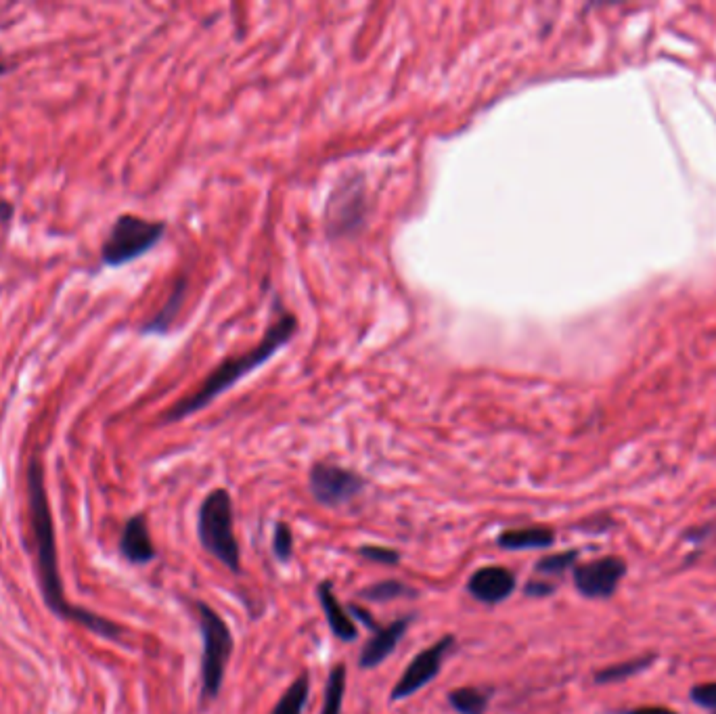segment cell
Returning a JSON list of instances; mask_svg holds the SVG:
<instances>
[{
  "mask_svg": "<svg viewBox=\"0 0 716 714\" xmlns=\"http://www.w3.org/2000/svg\"><path fill=\"white\" fill-rule=\"evenodd\" d=\"M28 495H30V520H32V532H34V543H36L38 574H40V585H42V593H44V601H47V606L57 616L84 624L86 629H91L93 633H97L101 637L118 639L122 635V627H118V624H114L111 620H105L93 612L72 606L70 601L65 599V591L61 585V576H59V566H57L55 526H53L47 488H44V476H42V467H40L38 459H32L30 467H28Z\"/></svg>",
  "mask_w": 716,
  "mask_h": 714,
  "instance_id": "cell-1",
  "label": "cell"
},
{
  "mask_svg": "<svg viewBox=\"0 0 716 714\" xmlns=\"http://www.w3.org/2000/svg\"><path fill=\"white\" fill-rule=\"evenodd\" d=\"M296 331H298V319L292 315V312H279L277 321H273L271 327L266 329L262 342L256 348L222 361L193 394L178 400V403L166 413L164 421H178L210 405L218 394L235 386V382H239L241 377L252 373L268 359H273L277 350H281L296 336Z\"/></svg>",
  "mask_w": 716,
  "mask_h": 714,
  "instance_id": "cell-2",
  "label": "cell"
},
{
  "mask_svg": "<svg viewBox=\"0 0 716 714\" xmlns=\"http://www.w3.org/2000/svg\"><path fill=\"white\" fill-rule=\"evenodd\" d=\"M199 539L220 564L239 572L241 555L233 532V501L225 488H216L199 509Z\"/></svg>",
  "mask_w": 716,
  "mask_h": 714,
  "instance_id": "cell-3",
  "label": "cell"
},
{
  "mask_svg": "<svg viewBox=\"0 0 716 714\" xmlns=\"http://www.w3.org/2000/svg\"><path fill=\"white\" fill-rule=\"evenodd\" d=\"M199 624L201 639H204V656H201V700H216L220 694L222 681H225L227 662L233 652V635L222 620L208 604L199 601Z\"/></svg>",
  "mask_w": 716,
  "mask_h": 714,
  "instance_id": "cell-4",
  "label": "cell"
},
{
  "mask_svg": "<svg viewBox=\"0 0 716 714\" xmlns=\"http://www.w3.org/2000/svg\"><path fill=\"white\" fill-rule=\"evenodd\" d=\"M164 222L145 220L134 214H122L101 245V260L107 266H122L141 258L162 241Z\"/></svg>",
  "mask_w": 716,
  "mask_h": 714,
  "instance_id": "cell-5",
  "label": "cell"
},
{
  "mask_svg": "<svg viewBox=\"0 0 716 714\" xmlns=\"http://www.w3.org/2000/svg\"><path fill=\"white\" fill-rule=\"evenodd\" d=\"M367 212V199H365V185L361 176L346 178L340 187L333 191L327 208V229L329 233L344 235L354 231L361 225Z\"/></svg>",
  "mask_w": 716,
  "mask_h": 714,
  "instance_id": "cell-6",
  "label": "cell"
},
{
  "mask_svg": "<svg viewBox=\"0 0 716 714\" xmlns=\"http://www.w3.org/2000/svg\"><path fill=\"white\" fill-rule=\"evenodd\" d=\"M363 478L340 465L317 463L310 470V493L321 505L338 507L361 493Z\"/></svg>",
  "mask_w": 716,
  "mask_h": 714,
  "instance_id": "cell-7",
  "label": "cell"
},
{
  "mask_svg": "<svg viewBox=\"0 0 716 714\" xmlns=\"http://www.w3.org/2000/svg\"><path fill=\"white\" fill-rule=\"evenodd\" d=\"M453 643H455V639L451 635H446V637L438 639L430 647V650H423L421 654H417L413 658V662L407 666V671L402 673V677L394 685L390 700L392 702L405 700V698L413 696L415 691H419L423 685H428L440 673L442 660H444L446 654H449Z\"/></svg>",
  "mask_w": 716,
  "mask_h": 714,
  "instance_id": "cell-8",
  "label": "cell"
},
{
  "mask_svg": "<svg viewBox=\"0 0 716 714\" xmlns=\"http://www.w3.org/2000/svg\"><path fill=\"white\" fill-rule=\"evenodd\" d=\"M626 564L622 557H601V560L580 564L574 568V585L585 597L601 599L610 597L618 589Z\"/></svg>",
  "mask_w": 716,
  "mask_h": 714,
  "instance_id": "cell-9",
  "label": "cell"
},
{
  "mask_svg": "<svg viewBox=\"0 0 716 714\" xmlns=\"http://www.w3.org/2000/svg\"><path fill=\"white\" fill-rule=\"evenodd\" d=\"M467 591L484 604H501L516 591V576L501 566L480 568L469 578Z\"/></svg>",
  "mask_w": 716,
  "mask_h": 714,
  "instance_id": "cell-10",
  "label": "cell"
},
{
  "mask_svg": "<svg viewBox=\"0 0 716 714\" xmlns=\"http://www.w3.org/2000/svg\"><path fill=\"white\" fill-rule=\"evenodd\" d=\"M409 622H411V618H402V620L388 624L386 629H377L375 635L365 643L361 658H358L361 666L373 668L377 664H382L396 650L398 641L405 637V633L409 629Z\"/></svg>",
  "mask_w": 716,
  "mask_h": 714,
  "instance_id": "cell-11",
  "label": "cell"
},
{
  "mask_svg": "<svg viewBox=\"0 0 716 714\" xmlns=\"http://www.w3.org/2000/svg\"><path fill=\"white\" fill-rule=\"evenodd\" d=\"M120 549L122 555L132 564H147L153 560L155 549L143 516H134L126 522L120 539Z\"/></svg>",
  "mask_w": 716,
  "mask_h": 714,
  "instance_id": "cell-12",
  "label": "cell"
},
{
  "mask_svg": "<svg viewBox=\"0 0 716 714\" xmlns=\"http://www.w3.org/2000/svg\"><path fill=\"white\" fill-rule=\"evenodd\" d=\"M317 593H319L321 608L325 612V618L329 622L333 635L338 639H342V641H354L358 637V629H356V624L352 622V618L348 616V612L342 608L340 601L335 599L331 583H321Z\"/></svg>",
  "mask_w": 716,
  "mask_h": 714,
  "instance_id": "cell-13",
  "label": "cell"
},
{
  "mask_svg": "<svg viewBox=\"0 0 716 714\" xmlns=\"http://www.w3.org/2000/svg\"><path fill=\"white\" fill-rule=\"evenodd\" d=\"M555 534L545 526L534 528H520V530H507L499 537V545L509 551H522V549H543L553 545Z\"/></svg>",
  "mask_w": 716,
  "mask_h": 714,
  "instance_id": "cell-14",
  "label": "cell"
},
{
  "mask_svg": "<svg viewBox=\"0 0 716 714\" xmlns=\"http://www.w3.org/2000/svg\"><path fill=\"white\" fill-rule=\"evenodd\" d=\"M185 294H187V279L183 277V279H178V283L174 285L172 294H170L168 302L164 304V308L143 327V331H147V333H166L170 329V325L174 323L178 310H181V306H183Z\"/></svg>",
  "mask_w": 716,
  "mask_h": 714,
  "instance_id": "cell-15",
  "label": "cell"
},
{
  "mask_svg": "<svg viewBox=\"0 0 716 714\" xmlns=\"http://www.w3.org/2000/svg\"><path fill=\"white\" fill-rule=\"evenodd\" d=\"M310 691V679L308 675L298 677L292 685L287 687L277 706L273 708V714H302Z\"/></svg>",
  "mask_w": 716,
  "mask_h": 714,
  "instance_id": "cell-16",
  "label": "cell"
},
{
  "mask_svg": "<svg viewBox=\"0 0 716 714\" xmlns=\"http://www.w3.org/2000/svg\"><path fill=\"white\" fill-rule=\"evenodd\" d=\"M344 694H346V666L338 664L327 679L321 714H340L344 704Z\"/></svg>",
  "mask_w": 716,
  "mask_h": 714,
  "instance_id": "cell-17",
  "label": "cell"
},
{
  "mask_svg": "<svg viewBox=\"0 0 716 714\" xmlns=\"http://www.w3.org/2000/svg\"><path fill=\"white\" fill-rule=\"evenodd\" d=\"M449 704L459 714H484L488 706V696L482 694V691L476 687H461L451 691Z\"/></svg>",
  "mask_w": 716,
  "mask_h": 714,
  "instance_id": "cell-18",
  "label": "cell"
},
{
  "mask_svg": "<svg viewBox=\"0 0 716 714\" xmlns=\"http://www.w3.org/2000/svg\"><path fill=\"white\" fill-rule=\"evenodd\" d=\"M654 656H645V658H637V660H629V662H622V664H614L610 668H603V671H599L595 675V681L597 683H614V681H624L629 679L637 673H641L643 668H647L652 664Z\"/></svg>",
  "mask_w": 716,
  "mask_h": 714,
  "instance_id": "cell-19",
  "label": "cell"
},
{
  "mask_svg": "<svg viewBox=\"0 0 716 714\" xmlns=\"http://www.w3.org/2000/svg\"><path fill=\"white\" fill-rule=\"evenodd\" d=\"M415 595H417V591L398 583V580H384V583L371 585L361 591V597H365L369 601H392V599L415 597Z\"/></svg>",
  "mask_w": 716,
  "mask_h": 714,
  "instance_id": "cell-20",
  "label": "cell"
},
{
  "mask_svg": "<svg viewBox=\"0 0 716 714\" xmlns=\"http://www.w3.org/2000/svg\"><path fill=\"white\" fill-rule=\"evenodd\" d=\"M576 557H578L576 551H564V553L547 555V557H543L539 564H536V572H541V574H562L576 562Z\"/></svg>",
  "mask_w": 716,
  "mask_h": 714,
  "instance_id": "cell-21",
  "label": "cell"
},
{
  "mask_svg": "<svg viewBox=\"0 0 716 714\" xmlns=\"http://www.w3.org/2000/svg\"><path fill=\"white\" fill-rule=\"evenodd\" d=\"M273 551H275L279 562H287L289 557L294 555V532H292V528H289L283 522H279L277 528H275Z\"/></svg>",
  "mask_w": 716,
  "mask_h": 714,
  "instance_id": "cell-22",
  "label": "cell"
},
{
  "mask_svg": "<svg viewBox=\"0 0 716 714\" xmlns=\"http://www.w3.org/2000/svg\"><path fill=\"white\" fill-rule=\"evenodd\" d=\"M358 555L365 557V560H369V562L386 564V566H396V564L400 562V555H398V551L388 549V547H377V545H367V547H361V551H358Z\"/></svg>",
  "mask_w": 716,
  "mask_h": 714,
  "instance_id": "cell-23",
  "label": "cell"
},
{
  "mask_svg": "<svg viewBox=\"0 0 716 714\" xmlns=\"http://www.w3.org/2000/svg\"><path fill=\"white\" fill-rule=\"evenodd\" d=\"M691 700L698 706L716 710V683H702L691 689Z\"/></svg>",
  "mask_w": 716,
  "mask_h": 714,
  "instance_id": "cell-24",
  "label": "cell"
},
{
  "mask_svg": "<svg viewBox=\"0 0 716 714\" xmlns=\"http://www.w3.org/2000/svg\"><path fill=\"white\" fill-rule=\"evenodd\" d=\"M555 591L553 585L549 583H541V580H532V583L526 587V593L532 595V597H547Z\"/></svg>",
  "mask_w": 716,
  "mask_h": 714,
  "instance_id": "cell-25",
  "label": "cell"
},
{
  "mask_svg": "<svg viewBox=\"0 0 716 714\" xmlns=\"http://www.w3.org/2000/svg\"><path fill=\"white\" fill-rule=\"evenodd\" d=\"M15 208L11 202H7L5 197H0V229H7L9 222L13 220Z\"/></svg>",
  "mask_w": 716,
  "mask_h": 714,
  "instance_id": "cell-26",
  "label": "cell"
},
{
  "mask_svg": "<svg viewBox=\"0 0 716 714\" xmlns=\"http://www.w3.org/2000/svg\"><path fill=\"white\" fill-rule=\"evenodd\" d=\"M620 714H677L675 710L668 708H660V706H645V708H633V710H624Z\"/></svg>",
  "mask_w": 716,
  "mask_h": 714,
  "instance_id": "cell-27",
  "label": "cell"
},
{
  "mask_svg": "<svg viewBox=\"0 0 716 714\" xmlns=\"http://www.w3.org/2000/svg\"><path fill=\"white\" fill-rule=\"evenodd\" d=\"M9 72V65H7V61L3 59V55H0V76H5Z\"/></svg>",
  "mask_w": 716,
  "mask_h": 714,
  "instance_id": "cell-28",
  "label": "cell"
}]
</instances>
